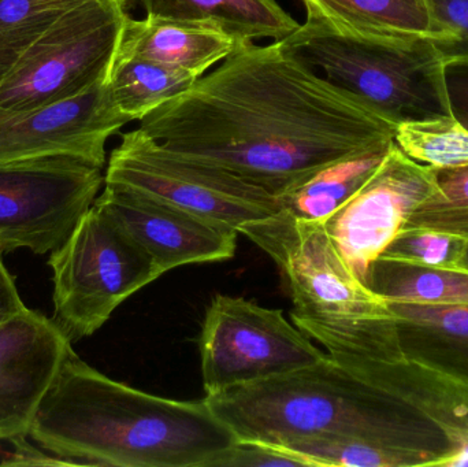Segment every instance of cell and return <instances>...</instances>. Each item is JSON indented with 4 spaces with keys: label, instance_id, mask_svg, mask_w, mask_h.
Instances as JSON below:
<instances>
[{
    "label": "cell",
    "instance_id": "6da1fadb",
    "mask_svg": "<svg viewBox=\"0 0 468 467\" xmlns=\"http://www.w3.org/2000/svg\"><path fill=\"white\" fill-rule=\"evenodd\" d=\"M139 122L167 150L229 170L277 197L327 165L390 144L396 128L282 40L237 47Z\"/></svg>",
    "mask_w": 468,
    "mask_h": 467
},
{
    "label": "cell",
    "instance_id": "7a4b0ae2",
    "mask_svg": "<svg viewBox=\"0 0 468 467\" xmlns=\"http://www.w3.org/2000/svg\"><path fill=\"white\" fill-rule=\"evenodd\" d=\"M27 438L71 466L207 467L236 441L207 400L155 397L118 383L69 351Z\"/></svg>",
    "mask_w": 468,
    "mask_h": 467
},
{
    "label": "cell",
    "instance_id": "3957f363",
    "mask_svg": "<svg viewBox=\"0 0 468 467\" xmlns=\"http://www.w3.org/2000/svg\"><path fill=\"white\" fill-rule=\"evenodd\" d=\"M206 400L236 440L282 447L297 439L343 436L423 452L434 461L452 451L447 436L431 419L360 380L329 356Z\"/></svg>",
    "mask_w": 468,
    "mask_h": 467
},
{
    "label": "cell",
    "instance_id": "277c9868",
    "mask_svg": "<svg viewBox=\"0 0 468 467\" xmlns=\"http://www.w3.org/2000/svg\"><path fill=\"white\" fill-rule=\"evenodd\" d=\"M280 269L294 325L348 372L406 358L389 303L357 279L324 222L280 210L239 229Z\"/></svg>",
    "mask_w": 468,
    "mask_h": 467
},
{
    "label": "cell",
    "instance_id": "5b68a950",
    "mask_svg": "<svg viewBox=\"0 0 468 467\" xmlns=\"http://www.w3.org/2000/svg\"><path fill=\"white\" fill-rule=\"evenodd\" d=\"M285 46L390 122L450 115L445 65L425 35H376L305 16Z\"/></svg>",
    "mask_w": 468,
    "mask_h": 467
},
{
    "label": "cell",
    "instance_id": "8992f818",
    "mask_svg": "<svg viewBox=\"0 0 468 467\" xmlns=\"http://www.w3.org/2000/svg\"><path fill=\"white\" fill-rule=\"evenodd\" d=\"M55 323L71 343L92 336L133 293L164 274L117 219L93 203L48 260Z\"/></svg>",
    "mask_w": 468,
    "mask_h": 467
},
{
    "label": "cell",
    "instance_id": "52a82bcc",
    "mask_svg": "<svg viewBox=\"0 0 468 467\" xmlns=\"http://www.w3.org/2000/svg\"><path fill=\"white\" fill-rule=\"evenodd\" d=\"M126 0H84L60 16L0 82V114L77 95L109 73Z\"/></svg>",
    "mask_w": 468,
    "mask_h": 467
},
{
    "label": "cell",
    "instance_id": "ba28073f",
    "mask_svg": "<svg viewBox=\"0 0 468 467\" xmlns=\"http://www.w3.org/2000/svg\"><path fill=\"white\" fill-rule=\"evenodd\" d=\"M104 183L155 195L197 216L239 232L282 210L280 199L229 170L173 153L137 128L112 151Z\"/></svg>",
    "mask_w": 468,
    "mask_h": 467
},
{
    "label": "cell",
    "instance_id": "9c48e42d",
    "mask_svg": "<svg viewBox=\"0 0 468 467\" xmlns=\"http://www.w3.org/2000/svg\"><path fill=\"white\" fill-rule=\"evenodd\" d=\"M206 398L261 383L327 358L281 310L217 295L199 337Z\"/></svg>",
    "mask_w": 468,
    "mask_h": 467
},
{
    "label": "cell",
    "instance_id": "30bf717a",
    "mask_svg": "<svg viewBox=\"0 0 468 467\" xmlns=\"http://www.w3.org/2000/svg\"><path fill=\"white\" fill-rule=\"evenodd\" d=\"M103 184L101 167L71 156L0 164V251H54Z\"/></svg>",
    "mask_w": 468,
    "mask_h": 467
},
{
    "label": "cell",
    "instance_id": "8fae6325",
    "mask_svg": "<svg viewBox=\"0 0 468 467\" xmlns=\"http://www.w3.org/2000/svg\"><path fill=\"white\" fill-rule=\"evenodd\" d=\"M434 188V170L410 159L393 142L367 183L324 222L360 281Z\"/></svg>",
    "mask_w": 468,
    "mask_h": 467
},
{
    "label": "cell",
    "instance_id": "7c38bea8",
    "mask_svg": "<svg viewBox=\"0 0 468 467\" xmlns=\"http://www.w3.org/2000/svg\"><path fill=\"white\" fill-rule=\"evenodd\" d=\"M106 77L62 101L0 114V164L71 156L103 169L107 142L131 122L110 101Z\"/></svg>",
    "mask_w": 468,
    "mask_h": 467
},
{
    "label": "cell",
    "instance_id": "4fadbf2b",
    "mask_svg": "<svg viewBox=\"0 0 468 467\" xmlns=\"http://www.w3.org/2000/svg\"><path fill=\"white\" fill-rule=\"evenodd\" d=\"M95 202L144 247L164 273L194 263L221 262L236 252V230L142 189L104 183Z\"/></svg>",
    "mask_w": 468,
    "mask_h": 467
},
{
    "label": "cell",
    "instance_id": "5bb4252c",
    "mask_svg": "<svg viewBox=\"0 0 468 467\" xmlns=\"http://www.w3.org/2000/svg\"><path fill=\"white\" fill-rule=\"evenodd\" d=\"M71 348L58 324L35 310L0 325V440L27 436L36 409Z\"/></svg>",
    "mask_w": 468,
    "mask_h": 467
},
{
    "label": "cell",
    "instance_id": "9a60e30c",
    "mask_svg": "<svg viewBox=\"0 0 468 467\" xmlns=\"http://www.w3.org/2000/svg\"><path fill=\"white\" fill-rule=\"evenodd\" d=\"M239 44L229 33L205 22L164 16L126 18L114 58H140L186 69L202 77L227 59Z\"/></svg>",
    "mask_w": 468,
    "mask_h": 467
},
{
    "label": "cell",
    "instance_id": "2e32d148",
    "mask_svg": "<svg viewBox=\"0 0 468 467\" xmlns=\"http://www.w3.org/2000/svg\"><path fill=\"white\" fill-rule=\"evenodd\" d=\"M389 307L406 358L468 383V304Z\"/></svg>",
    "mask_w": 468,
    "mask_h": 467
},
{
    "label": "cell",
    "instance_id": "e0dca14e",
    "mask_svg": "<svg viewBox=\"0 0 468 467\" xmlns=\"http://www.w3.org/2000/svg\"><path fill=\"white\" fill-rule=\"evenodd\" d=\"M145 16L216 25L239 46L283 40L300 27L278 0H140Z\"/></svg>",
    "mask_w": 468,
    "mask_h": 467
},
{
    "label": "cell",
    "instance_id": "ac0fdd59",
    "mask_svg": "<svg viewBox=\"0 0 468 467\" xmlns=\"http://www.w3.org/2000/svg\"><path fill=\"white\" fill-rule=\"evenodd\" d=\"M392 144L341 159L318 170L278 197L282 210L305 221L326 222L367 183Z\"/></svg>",
    "mask_w": 468,
    "mask_h": 467
},
{
    "label": "cell",
    "instance_id": "d6986e66",
    "mask_svg": "<svg viewBox=\"0 0 468 467\" xmlns=\"http://www.w3.org/2000/svg\"><path fill=\"white\" fill-rule=\"evenodd\" d=\"M199 79L194 71L154 60L112 57L106 88L115 109L132 122L186 92Z\"/></svg>",
    "mask_w": 468,
    "mask_h": 467
},
{
    "label": "cell",
    "instance_id": "ffe728a7",
    "mask_svg": "<svg viewBox=\"0 0 468 467\" xmlns=\"http://www.w3.org/2000/svg\"><path fill=\"white\" fill-rule=\"evenodd\" d=\"M365 284L388 303L468 304V273L455 269L410 265L379 257Z\"/></svg>",
    "mask_w": 468,
    "mask_h": 467
},
{
    "label": "cell",
    "instance_id": "44dd1931",
    "mask_svg": "<svg viewBox=\"0 0 468 467\" xmlns=\"http://www.w3.org/2000/svg\"><path fill=\"white\" fill-rule=\"evenodd\" d=\"M305 16L376 35H425L431 19L423 0H302Z\"/></svg>",
    "mask_w": 468,
    "mask_h": 467
},
{
    "label": "cell",
    "instance_id": "7402d4cb",
    "mask_svg": "<svg viewBox=\"0 0 468 467\" xmlns=\"http://www.w3.org/2000/svg\"><path fill=\"white\" fill-rule=\"evenodd\" d=\"M304 458L313 467H426L434 458L356 438H304L278 447Z\"/></svg>",
    "mask_w": 468,
    "mask_h": 467
},
{
    "label": "cell",
    "instance_id": "603a6c76",
    "mask_svg": "<svg viewBox=\"0 0 468 467\" xmlns=\"http://www.w3.org/2000/svg\"><path fill=\"white\" fill-rule=\"evenodd\" d=\"M393 142L410 159L431 169L468 165V129L452 114L398 123Z\"/></svg>",
    "mask_w": 468,
    "mask_h": 467
},
{
    "label": "cell",
    "instance_id": "cb8c5ba5",
    "mask_svg": "<svg viewBox=\"0 0 468 467\" xmlns=\"http://www.w3.org/2000/svg\"><path fill=\"white\" fill-rule=\"evenodd\" d=\"M84 0H0V82L66 11Z\"/></svg>",
    "mask_w": 468,
    "mask_h": 467
},
{
    "label": "cell",
    "instance_id": "d4e9b609",
    "mask_svg": "<svg viewBox=\"0 0 468 467\" xmlns=\"http://www.w3.org/2000/svg\"><path fill=\"white\" fill-rule=\"evenodd\" d=\"M433 170L436 188L403 230H433L468 241V165Z\"/></svg>",
    "mask_w": 468,
    "mask_h": 467
},
{
    "label": "cell",
    "instance_id": "484cf974",
    "mask_svg": "<svg viewBox=\"0 0 468 467\" xmlns=\"http://www.w3.org/2000/svg\"><path fill=\"white\" fill-rule=\"evenodd\" d=\"M466 243L455 236L433 230H401L381 257L410 265L458 271Z\"/></svg>",
    "mask_w": 468,
    "mask_h": 467
},
{
    "label": "cell",
    "instance_id": "4316f807",
    "mask_svg": "<svg viewBox=\"0 0 468 467\" xmlns=\"http://www.w3.org/2000/svg\"><path fill=\"white\" fill-rule=\"evenodd\" d=\"M431 40L444 65L468 62V0H423Z\"/></svg>",
    "mask_w": 468,
    "mask_h": 467
},
{
    "label": "cell",
    "instance_id": "83f0119b",
    "mask_svg": "<svg viewBox=\"0 0 468 467\" xmlns=\"http://www.w3.org/2000/svg\"><path fill=\"white\" fill-rule=\"evenodd\" d=\"M313 467L304 458L261 441L236 440L207 467Z\"/></svg>",
    "mask_w": 468,
    "mask_h": 467
},
{
    "label": "cell",
    "instance_id": "f1b7e54d",
    "mask_svg": "<svg viewBox=\"0 0 468 467\" xmlns=\"http://www.w3.org/2000/svg\"><path fill=\"white\" fill-rule=\"evenodd\" d=\"M445 85L451 112L468 129V62L445 65Z\"/></svg>",
    "mask_w": 468,
    "mask_h": 467
},
{
    "label": "cell",
    "instance_id": "f546056e",
    "mask_svg": "<svg viewBox=\"0 0 468 467\" xmlns=\"http://www.w3.org/2000/svg\"><path fill=\"white\" fill-rule=\"evenodd\" d=\"M13 443V451L5 455V460L0 462L2 466H71L69 461L41 449L35 447L27 441V436L10 440Z\"/></svg>",
    "mask_w": 468,
    "mask_h": 467
},
{
    "label": "cell",
    "instance_id": "4dcf8cb0",
    "mask_svg": "<svg viewBox=\"0 0 468 467\" xmlns=\"http://www.w3.org/2000/svg\"><path fill=\"white\" fill-rule=\"evenodd\" d=\"M27 309L14 284L13 277L0 258V325L13 320Z\"/></svg>",
    "mask_w": 468,
    "mask_h": 467
},
{
    "label": "cell",
    "instance_id": "1f68e13d",
    "mask_svg": "<svg viewBox=\"0 0 468 467\" xmlns=\"http://www.w3.org/2000/svg\"><path fill=\"white\" fill-rule=\"evenodd\" d=\"M458 271H467L468 273V241L466 243V249H464L463 255H462L461 260H459Z\"/></svg>",
    "mask_w": 468,
    "mask_h": 467
}]
</instances>
